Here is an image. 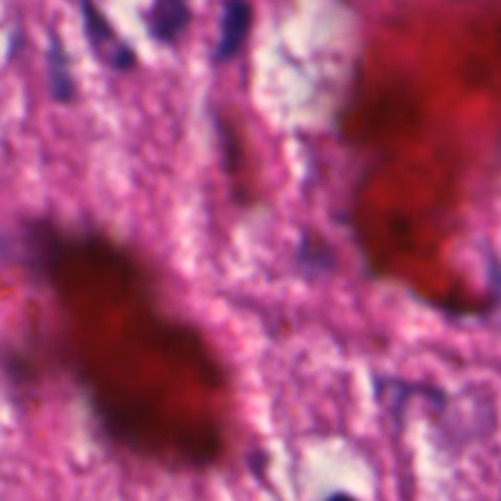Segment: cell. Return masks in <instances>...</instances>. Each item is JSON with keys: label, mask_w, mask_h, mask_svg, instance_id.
I'll list each match as a JSON object with an SVG mask.
<instances>
[{"label": "cell", "mask_w": 501, "mask_h": 501, "mask_svg": "<svg viewBox=\"0 0 501 501\" xmlns=\"http://www.w3.org/2000/svg\"><path fill=\"white\" fill-rule=\"evenodd\" d=\"M79 3H81V22H84L86 39H88L96 59L111 66L113 71H121V74L132 71L138 66L135 49L115 32L111 20L103 15V10L93 0H79Z\"/></svg>", "instance_id": "1"}, {"label": "cell", "mask_w": 501, "mask_h": 501, "mask_svg": "<svg viewBox=\"0 0 501 501\" xmlns=\"http://www.w3.org/2000/svg\"><path fill=\"white\" fill-rule=\"evenodd\" d=\"M252 22H255V8H252L250 0H223L218 39L213 46L215 64H228L240 54L242 46L250 38Z\"/></svg>", "instance_id": "2"}, {"label": "cell", "mask_w": 501, "mask_h": 501, "mask_svg": "<svg viewBox=\"0 0 501 501\" xmlns=\"http://www.w3.org/2000/svg\"><path fill=\"white\" fill-rule=\"evenodd\" d=\"M188 0H152L147 10V29L159 45H174L191 25Z\"/></svg>", "instance_id": "3"}, {"label": "cell", "mask_w": 501, "mask_h": 501, "mask_svg": "<svg viewBox=\"0 0 501 501\" xmlns=\"http://www.w3.org/2000/svg\"><path fill=\"white\" fill-rule=\"evenodd\" d=\"M46 84L56 103H71L76 98V79L71 71V59L62 39H49L46 49Z\"/></svg>", "instance_id": "4"}, {"label": "cell", "mask_w": 501, "mask_h": 501, "mask_svg": "<svg viewBox=\"0 0 501 501\" xmlns=\"http://www.w3.org/2000/svg\"><path fill=\"white\" fill-rule=\"evenodd\" d=\"M325 501H357L353 497V494H347V492H335V494H330L328 499Z\"/></svg>", "instance_id": "5"}]
</instances>
